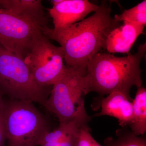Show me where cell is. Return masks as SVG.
<instances>
[{"mask_svg":"<svg viewBox=\"0 0 146 146\" xmlns=\"http://www.w3.org/2000/svg\"><path fill=\"white\" fill-rule=\"evenodd\" d=\"M111 13V5L102 1L90 17L60 29L48 28L43 33L63 48L66 67L84 76L91 58L105 49L110 33L121 25Z\"/></svg>","mask_w":146,"mask_h":146,"instance_id":"6da1fadb","label":"cell"},{"mask_svg":"<svg viewBox=\"0 0 146 146\" xmlns=\"http://www.w3.org/2000/svg\"><path fill=\"white\" fill-rule=\"evenodd\" d=\"M146 51L145 43L139 45L135 53L123 57L96 54L88 63L84 76L87 93L95 92L103 96L119 92L132 102L129 95L131 87L142 86L140 64Z\"/></svg>","mask_w":146,"mask_h":146,"instance_id":"7a4b0ae2","label":"cell"},{"mask_svg":"<svg viewBox=\"0 0 146 146\" xmlns=\"http://www.w3.org/2000/svg\"><path fill=\"white\" fill-rule=\"evenodd\" d=\"M87 94L84 76L67 68L52 85L45 107L57 117L59 123L75 122L80 127H89L91 117L84 105Z\"/></svg>","mask_w":146,"mask_h":146,"instance_id":"3957f363","label":"cell"},{"mask_svg":"<svg viewBox=\"0 0 146 146\" xmlns=\"http://www.w3.org/2000/svg\"><path fill=\"white\" fill-rule=\"evenodd\" d=\"M52 86L38 84L24 58L0 46V92L9 99L23 100L45 106Z\"/></svg>","mask_w":146,"mask_h":146,"instance_id":"277c9868","label":"cell"},{"mask_svg":"<svg viewBox=\"0 0 146 146\" xmlns=\"http://www.w3.org/2000/svg\"><path fill=\"white\" fill-rule=\"evenodd\" d=\"M4 120L6 146H37L50 131L44 117L29 101L4 100Z\"/></svg>","mask_w":146,"mask_h":146,"instance_id":"5b68a950","label":"cell"},{"mask_svg":"<svg viewBox=\"0 0 146 146\" xmlns=\"http://www.w3.org/2000/svg\"><path fill=\"white\" fill-rule=\"evenodd\" d=\"M49 39L42 31L37 33L24 57L35 81L44 86H52L67 68L63 48L53 44Z\"/></svg>","mask_w":146,"mask_h":146,"instance_id":"8992f818","label":"cell"},{"mask_svg":"<svg viewBox=\"0 0 146 146\" xmlns=\"http://www.w3.org/2000/svg\"><path fill=\"white\" fill-rule=\"evenodd\" d=\"M40 31L30 22L0 8V46L9 51L24 58Z\"/></svg>","mask_w":146,"mask_h":146,"instance_id":"52a82bcc","label":"cell"},{"mask_svg":"<svg viewBox=\"0 0 146 146\" xmlns=\"http://www.w3.org/2000/svg\"><path fill=\"white\" fill-rule=\"evenodd\" d=\"M99 5L87 0H61L48 9L52 18L54 30L64 28L81 21L89 13L96 12Z\"/></svg>","mask_w":146,"mask_h":146,"instance_id":"ba28073f","label":"cell"},{"mask_svg":"<svg viewBox=\"0 0 146 146\" xmlns=\"http://www.w3.org/2000/svg\"><path fill=\"white\" fill-rule=\"evenodd\" d=\"M2 8L30 22L42 30L48 28V20L41 0H0Z\"/></svg>","mask_w":146,"mask_h":146,"instance_id":"9c48e42d","label":"cell"},{"mask_svg":"<svg viewBox=\"0 0 146 146\" xmlns=\"http://www.w3.org/2000/svg\"><path fill=\"white\" fill-rule=\"evenodd\" d=\"M145 26L124 21L123 24L110 33L106 43L110 53H129L138 36L143 34Z\"/></svg>","mask_w":146,"mask_h":146,"instance_id":"30bf717a","label":"cell"},{"mask_svg":"<svg viewBox=\"0 0 146 146\" xmlns=\"http://www.w3.org/2000/svg\"><path fill=\"white\" fill-rule=\"evenodd\" d=\"M101 106V112L95 116L115 117L122 127L131 124L133 118V104L123 94L119 92L110 93L106 98H102Z\"/></svg>","mask_w":146,"mask_h":146,"instance_id":"8fae6325","label":"cell"},{"mask_svg":"<svg viewBox=\"0 0 146 146\" xmlns=\"http://www.w3.org/2000/svg\"><path fill=\"white\" fill-rule=\"evenodd\" d=\"M80 128L75 122L59 123L54 130L46 132L36 146H76Z\"/></svg>","mask_w":146,"mask_h":146,"instance_id":"7c38bea8","label":"cell"},{"mask_svg":"<svg viewBox=\"0 0 146 146\" xmlns=\"http://www.w3.org/2000/svg\"><path fill=\"white\" fill-rule=\"evenodd\" d=\"M133 118L129 126L136 136L143 135L146 131V89L143 86L137 88L135 98L132 101Z\"/></svg>","mask_w":146,"mask_h":146,"instance_id":"4fadbf2b","label":"cell"},{"mask_svg":"<svg viewBox=\"0 0 146 146\" xmlns=\"http://www.w3.org/2000/svg\"><path fill=\"white\" fill-rule=\"evenodd\" d=\"M122 128L116 131L115 138L105 139L104 146H146L145 138L136 136L126 127Z\"/></svg>","mask_w":146,"mask_h":146,"instance_id":"5bb4252c","label":"cell"},{"mask_svg":"<svg viewBox=\"0 0 146 146\" xmlns=\"http://www.w3.org/2000/svg\"><path fill=\"white\" fill-rule=\"evenodd\" d=\"M115 20L118 22L126 21L143 25H146V1H142L132 8L125 9L120 15H115Z\"/></svg>","mask_w":146,"mask_h":146,"instance_id":"9a60e30c","label":"cell"},{"mask_svg":"<svg viewBox=\"0 0 146 146\" xmlns=\"http://www.w3.org/2000/svg\"><path fill=\"white\" fill-rule=\"evenodd\" d=\"M90 127H80L76 146H92L94 139L90 133Z\"/></svg>","mask_w":146,"mask_h":146,"instance_id":"2e32d148","label":"cell"},{"mask_svg":"<svg viewBox=\"0 0 146 146\" xmlns=\"http://www.w3.org/2000/svg\"><path fill=\"white\" fill-rule=\"evenodd\" d=\"M4 100L3 96L0 92V146H6L4 120Z\"/></svg>","mask_w":146,"mask_h":146,"instance_id":"e0dca14e","label":"cell"},{"mask_svg":"<svg viewBox=\"0 0 146 146\" xmlns=\"http://www.w3.org/2000/svg\"><path fill=\"white\" fill-rule=\"evenodd\" d=\"M92 146H102L94 138L92 142Z\"/></svg>","mask_w":146,"mask_h":146,"instance_id":"ac0fdd59","label":"cell"}]
</instances>
